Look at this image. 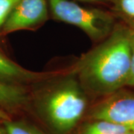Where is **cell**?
<instances>
[{
	"mask_svg": "<svg viewBox=\"0 0 134 134\" xmlns=\"http://www.w3.org/2000/svg\"><path fill=\"white\" fill-rule=\"evenodd\" d=\"M54 19L81 29L94 42L100 43L115 27L113 13L96 8H86L74 0H47Z\"/></svg>",
	"mask_w": 134,
	"mask_h": 134,
	"instance_id": "obj_3",
	"label": "cell"
},
{
	"mask_svg": "<svg viewBox=\"0 0 134 134\" xmlns=\"http://www.w3.org/2000/svg\"><path fill=\"white\" fill-rule=\"evenodd\" d=\"M89 118L106 120L134 132V92L123 88L104 97L90 110Z\"/></svg>",
	"mask_w": 134,
	"mask_h": 134,
	"instance_id": "obj_4",
	"label": "cell"
},
{
	"mask_svg": "<svg viewBox=\"0 0 134 134\" xmlns=\"http://www.w3.org/2000/svg\"><path fill=\"white\" fill-rule=\"evenodd\" d=\"M51 83L37 96L36 107L40 117L55 134L72 132L85 114L87 93L76 75H63Z\"/></svg>",
	"mask_w": 134,
	"mask_h": 134,
	"instance_id": "obj_2",
	"label": "cell"
},
{
	"mask_svg": "<svg viewBox=\"0 0 134 134\" xmlns=\"http://www.w3.org/2000/svg\"><path fill=\"white\" fill-rule=\"evenodd\" d=\"M19 0H0V33L8 16Z\"/></svg>",
	"mask_w": 134,
	"mask_h": 134,
	"instance_id": "obj_11",
	"label": "cell"
},
{
	"mask_svg": "<svg viewBox=\"0 0 134 134\" xmlns=\"http://www.w3.org/2000/svg\"><path fill=\"white\" fill-rule=\"evenodd\" d=\"M130 72L129 29L119 25L84 55L75 75L86 93L105 97L127 86Z\"/></svg>",
	"mask_w": 134,
	"mask_h": 134,
	"instance_id": "obj_1",
	"label": "cell"
},
{
	"mask_svg": "<svg viewBox=\"0 0 134 134\" xmlns=\"http://www.w3.org/2000/svg\"><path fill=\"white\" fill-rule=\"evenodd\" d=\"M80 2H89V3H101V2H106L107 0H77Z\"/></svg>",
	"mask_w": 134,
	"mask_h": 134,
	"instance_id": "obj_13",
	"label": "cell"
},
{
	"mask_svg": "<svg viewBox=\"0 0 134 134\" xmlns=\"http://www.w3.org/2000/svg\"><path fill=\"white\" fill-rule=\"evenodd\" d=\"M30 96L23 86L0 81V107L19 109L28 104Z\"/></svg>",
	"mask_w": 134,
	"mask_h": 134,
	"instance_id": "obj_7",
	"label": "cell"
},
{
	"mask_svg": "<svg viewBox=\"0 0 134 134\" xmlns=\"http://www.w3.org/2000/svg\"><path fill=\"white\" fill-rule=\"evenodd\" d=\"M129 131L125 127L106 120L90 119L82 125L75 134H124Z\"/></svg>",
	"mask_w": 134,
	"mask_h": 134,
	"instance_id": "obj_8",
	"label": "cell"
},
{
	"mask_svg": "<svg viewBox=\"0 0 134 134\" xmlns=\"http://www.w3.org/2000/svg\"><path fill=\"white\" fill-rule=\"evenodd\" d=\"M47 0H19L3 25L2 34L22 30H34L48 19Z\"/></svg>",
	"mask_w": 134,
	"mask_h": 134,
	"instance_id": "obj_5",
	"label": "cell"
},
{
	"mask_svg": "<svg viewBox=\"0 0 134 134\" xmlns=\"http://www.w3.org/2000/svg\"><path fill=\"white\" fill-rule=\"evenodd\" d=\"M60 72H37L19 66L0 53V81L21 85L34 83L61 75Z\"/></svg>",
	"mask_w": 134,
	"mask_h": 134,
	"instance_id": "obj_6",
	"label": "cell"
},
{
	"mask_svg": "<svg viewBox=\"0 0 134 134\" xmlns=\"http://www.w3.org/2000/svg\"><path fill=\"white\" fill-rule=\"evenodd\" d=\"M0 134H8L6 130H5V127H3V125H0Z\"/></svg>",
	"mask_w": 134,
	"mask_h": 134,
	"instance_id": "obj_14",
	"label": "cell"
},
{
	"mask_svg": "<svg viewBox=\"0 0 134 134\" xmlns=\"http://www.w3.org/2000/svg\"><path fill=\"white\" fill-rule=\"evenodd\" d=\"M124 134H134V132H133V131H127V132H126V133H125Z\"/></svg>",
	"mask_w": 134,
	"mask_h": 134,
	"instance_id": "obj_15",
	"label": "cell"
},
{
	"mask_svg": "<svg viewBox=\"0 0 134 134\" xmlns=\"http://www.w3.org/2000/svg\"><path fill=\"white\" fill-rule=\"evenodd\" d=\"M112 13L120 19L124 25L134 31V0H107Z\"/></svg>",
	"mask_w": 134,
	"mask_h": 134,
	"instance_id": "obj_9",
	"label": "cell"
},
{
	"mask_svg": "<svg viewBox=\"0 0 134 134\" xmlns=\"http://www.w3.org/2000/svg\"><path fill=\"white\" fill-rule=\"evenodd\" d=\"M129 41L130 48V72L127 86H134V31L130 29Z\"/></svg>",
	"mask_w": 134,
	"mask_h": 134,
	"instance_id": "obj_12",
	"label": "cell"
},
{
	"mask_svg": "<svg viewBox=\"0 0 134 134\" xmlns=\"http://www.w3.org/2000/svg\"><path fill=\"white\" fill-rule=\"evenodd\" d=\"M2 125L8 134H47L35 125L20 120H4Z\"/></svg>",
	"mask_w": 134,
	"mask_h": 134,
	"instance_id": "obj_10",
	"label": "cell"
}]
</instances>
